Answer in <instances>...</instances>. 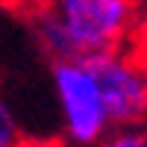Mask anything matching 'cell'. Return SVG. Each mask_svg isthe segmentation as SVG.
Instances as JSON below:
<instances>
[{
    "label": "cell",
    "instance_id": "1",
    "mask_svg": "<svg viewBox=\"0 0 147 147\" xmlns=\"http://www.w3.org/2000/svg\"><path fill=\"white\" fill-rule=\"evenodd\" d=\"M136 24V0H41L32 12V32L53 62L118 53Z\"/></svg>",
    "mask_w": 147,
    "mask_h": 147
},
{
    "label": "cell",
    "instance_id": "2",
    "mask_svg": "<svg viewBox=\"0 0 147 147\" xmlns=\"http://www.w3.org/2000/svg\"><path fill=\"white\" fill-rule=\"evenodd\" d=\"M50 82L62 118V132L71 147H94L115 129L91 59L53 62Z\"/></svg>",
    "mask_w": 147,
    "mask_h": 147
},
{
    "label": "cell",
    "instance_id": "3",
    "mask_svg": "<svg viewBox=\"0 0 147 147\" xmlns=\"http://www.w3.org/2000/svg\"><path fill=\"white\" fill-rule=\"evenodd\" d=\"M115 129H141L147 124V59L118 50L91 59Z\"/></svg>",
    "mask_w": 147,
    "mask_h": 147
},
{
    "label": "cell",
    "instance_id": "4",
    "mask_svg": "<svg viewBox=\"0 0 147 147\" xmlns=\"http://www.w3.org/2000/svg\"><path fill=\"white\" fill-rule=\"evenodd\" d=\"M21 121L15 115V106L9 103V97L0 94V147H21Z\"/></svg>",
    "mask_w": 147,
    "mask_h": 147
},
{
    "label": "cell",
    "instance_id": "5",
    "mask_svg": "<svg viewBox=\"0 0 147 147\" xmlns=\"http://www.w3.org/2000/svg\"><path fill=\"white\" fill-rule=\"evenodd\" d=\"M94 147H147V136L144 129H112Z\"/></svg>",
    "mask_w": 147,
    "mask_h": 147
},
{
    "label": "cell",
    "instance_id": "6",
    "mask_svg": "<svg viewBox=\"0 0 147 147\" xmlns=\"http://www.w3.org/2000/svg\"><path fill=\"white\" fill-rule=\"evenodd\" d=\"M21 147H71V144H62L56 138H27Z\"/></svg>",
    "mask_w": 147,
    "mask_h": 147
}]
</instances>
